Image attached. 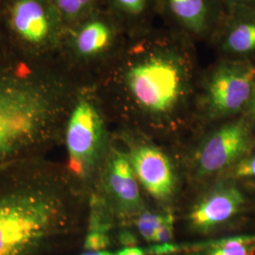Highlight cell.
Instances as JSON below:
<instances>
[{"label":"cell","mask_w":255,"mask_h":255,"mask_svg":"<svg viewBox=\"0 0 255 255\" xmlns=\"http://www.w3.org/2000/svg\"><path fill=\"white\" fill-rule=\"evenodd\" d=\"M164 27L197 43L208 45L226 12L221 0H155Z\"/></svg>","instance_id":"obj_10"},{"label":"cell","mask_w":255,"mask_h":255,"mask_svg":"<svg viewBox=\"0 0 255 255\" xmlns=\"http://www.w3.org/2000/svg\"><path fill=\"white\" fill-rule=\"evenodd\" d=\"M0 15L14 49L32 57L57 56L65 25L51 0H2Z\"/></svg>","instance_id":"obj_7"},{"label":"cell","mask_w":255,"mask_h":255,"mask_svg":"<svg viewBox=\"0 0 255 255\" xmlns=\"http://www.w3.org/2000/svg\"><path fill=\"white\" fill-rule=\"evenodd\" d=\"M209 45L218 58L255 62V6L227 8Z\"/></svg>","instance_id":"obj_13"},{"label":"cell","mask_w":255,"mask_h":255,"mask_svg":"<svg viewBox=\"0 0 255 255\" xmlns=\"http://www.w3.org/2000/svg\"><path fill=\"white\" fill-rule=\"evenodd\" d=\"M65 27L73 25L103 8L102 0H51Z\"/></svg>","instance_id":"obj_15"},{"label":"cell","mask_w":255,"mask_h":255,"mask_svg":"<svg viewBox=\"0 0 255 255\" xmlns=\"http://www.w3.org/2000/svg\"><path fill=\"white\" fill-rule=\"evenodd\" d=\"M12 50H14V48L10 44L8 33L6 31V28L4 27L3 21L0 15V57L3 55L8 54Z\"/></svg>","instance_id":"obj_21"},{"label":"cell","mask_w":255,"mask_h":255,"mask_svg":"<svg viewBox=\"0 0 255 255\" xmlns=\"http://www.w3.org/2000/svg\"><path fill=\"white\" fill-rule=\"evenodd\" d=\"M127 41L123 26L103 7L65 27L57 57L69 72L93 83L119 56Z\"/></svg>","instance_id":"obj_5"},{"label":"cell","mask_w":255,"mask_h":255,"mask_svg":"<svg viewBox=\"0 0 255 255\" xmlns=\"http://www.w3.org/2000/svg\"><path fill=\"white\" fill-rule=\"evenodd\" d=\"M116 255H146V252L136 246L122 247L116 252Z\"/></svg>","instance_id":"obj_22"},{"label":"cell","mask_w":255,"mask_h":255,"mask_svg":"<svg viewBox=\"0 0 255 255\" xmlns=\"http://www.w3.org/2000/svg\"><path fill=\"white\" fill-rule=\"evenodd\" d=\"M200 75L196 44L153 27L128 37L93 84L110 122L174 127L195 118Z\"/></svg>","instance_id":"obj_1"},{"label":"cell","mask_w":255,"mask_h":255,"mask_svg":"<svg viewBox=\"0 0 255 255\" xmlns=\"http://www.w3.org/2000/svg\"><path fill=\"white\" fill-rule=\"evenodd\" d=\"M226 8L233 6H255V0H221Z\"/></svg>","instance_id":"obj_24"},{"label":"cell","mask_w":255,"mask_h":255,"mask_svg":"<svg viewBox=\"0 0 255 255\" xmlns=\"http://www.w3.org/2000/svg\"><path fill=\"white\" fill-rule=\"evenodd\" d=\"M93 192L107 205L118 225L134 220L145 210L139 182L127 151L114 142Z\"/></svg>","instance_id":"obj_9"},{"label":"cell","mask_w":255,"mask_h":255,"mask_svg":"<svg viewBox=\"0 0 255 255\" xmlns=\"http://www.w3.org/2000/svg\"><path fill=\"white\" fill-rule=\"evenodd\" d=\"M127 153L141 186L156 201H170L176 191L177 175L167 154L145 143L132 145Z\"/></svg>","instance_id":"obj_12"},{"label":"cell","mask_w":255,"mask_h":255,"mask_svg":"<svg viewBox=\"0 0 255 255\" xmlns=\"http://www.w3.org/2000/svg\"><path fill=\"white\" fill-rule=\"evenodd\" d=\"M79 255H116V252L111 249V245L92 242V241H82V251Z\"/></svg>","instance_id":"obj_20"},{"label":"cell","mask_w":255,"mask_h":255,"mask_svg":"<svg viewBox=\"0 0 255 255\" xmlns=\"http://www.w3.org/2000/svg\"><path fill=\"white\" fill-rule=\"evenodd\" d=\"M255 236L228 237L215 243L206 255H255Z\"/></svg>","instance_id":"obj_16"},{"label":"cell","mask_w":255,"mask_h":255,"mask_svg":"<svg viewBox=\"0 0 255 255\" xmlns=\"http://www.w3.org/2000/svg\"><path fill=\"white\" fill-rule=\"evenodd\" d=\"M248 199L236 180L224 177L204 192L189 211L187 221L197 233H208L237 218Z\"/></svg>","instance_id":"obj_11"},{"label":"cell","mask_w":255,"mask_h":255,"mask_svg":"<svg viewBox=\"0 0 255 255\" xmlns=\"http://www.w3.org/2000/svg\"><path fill=\"white\" fill-rule=\"evenodd\" d=\"M127 32L128 37L144 33L153 27L157 16L155 0H102Z\"/></svg>","instance_id":"obj_14"},{"label":"cell","mask_w":255,"mask_h":255,"mask_svg":"<svg viewBox=\"0 0 255 255\" xmlns=\"http://www.w3.org/2000/svg\"><path fill=\"white\" fill-rule=\"evenodd\" d=\"M1 2H2V0H0V3H1Z\"/></svg>","instance_id":"obj_25"},{"label":"cell","mask_w":255,"mask_h":255,"mask_svg":"<svg viewBox=\"0 0 255 255\" xmlns=\"http://www.w3.org/2000/svg\"><path fill=\"white\" fill-rule=\"evenodd\" d=\"M164 218V214H158L152 211L143 210L136 218L134 223L136 225L138 233L146 242L153 243L155 235Z\"/></svg>","instance_id":"obj_17"},{"label":"cell","mask_w":255,"mask_h":255,"mask_svg":"<svg viewBox=\"0 0 255 255\" xmlns=\"http://www.w3.org/2000/svg\"><path fill=\"white\" fill-rule=\"evenodd\" d=\"M88 197L49 156L0 166V255H54L84 232Z\"/></svg>","instance_id":"obj_2"},{"label":"cell","mask_w":255,"mask_h":255,"mask_svg":"<svg viewBox=\"0 0 255 255\" xmlns=\"http://www.w3.org/2000/svg\"><path fill=\"white\" fill-rule=\"evenodd\" d=\"M245 115H246L247 118L249 119V120L251 121L252 125L254 126L255 129V89H254V93H253V96H252V99L250 101V103H249V106L247 108Z\"/></svg>","instance_id":"obj_23"},{"label":"cell","mask_w":255,"mask_h":255,"mask_svg":"<svg viewBox=\"0 0 255 255\" xmlns=\"http://www.w3.org/2000/svg\"><path fill=\"white\" fill-rule=\"evenodd\" d=\"M174 237V218L170 213L164 214V218L156 232L154 244L156 246L170 245Z\"/></svg>","instance_id":"obj_19"},{"label":"cell","mask_w":255,"mask_h":255,"mask_svg":"<svg viewBox=\"0 0 255 255\" xmlns=\"http://www.w3.org/2000/svg\"><path fill=\"white\" fill-rule=\"evenodd\" d=\"M84 82L57 56L17 50L0 57V166L62 146L66 118Z\"/></svg>","instance_id":"obj_3"},{"label":"cell","mask_w":255,"mask_h":255,"mask_svg":"<svg viewBox=\"0 0 255 255\" xmlns=\"http://www.w3.org/2000/svg\"><path fill=\"white\" fill-rule=\"evenodd\" d=\"M255 86V62L218 58L200 75L195 118L219 123L244 115Z\"/></svg>","instance_id":"obj_6"},{"label":"cell","mask_w":255,"mask_h":255,"mask_svg":"<svg viewBox=\"0 0 255 255\" xmlns=\"http://www.w3.org/2000/svg\"><path fill=\"white\" fill-rule=\"evenodd\" d=\"M109 122L94 84H82L66 118L62 145L66 151V172L88 198L113 145Z\"/></svg>","instance_id":"obj_4"},{"label":"cell","mask_w":255,"mask_h":255,"mask_svg":"<svg viewBox=\"0 0 255 255\" xmlns=\"http://www.w3.org/2000/svg\"><path fill=\"white\" fill-rule=\"evenodd\" d=\"M218 124L194 156V172L198 179L228 173L255 145V128L245 114Z\"/></svg>","instance_id":"obj_8"},{"label":"cell","mask_w":255,"mask_h":255,"mask_svg":"<svg viewBox=\"0 0 255 255\" xmlns=\"http://www.w3.org/2000/svg\"><path fill=\"white\" fill-rule=\"evenodd\" d=\"M226 177L237 182L255 183V145L230 169Z\"/></svg>","instance_id":"obj_18"}]
</instances>
